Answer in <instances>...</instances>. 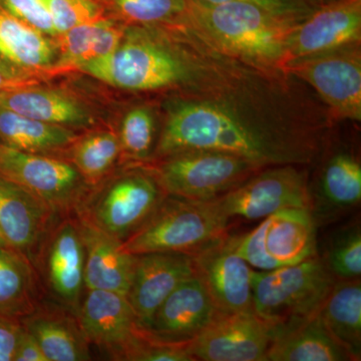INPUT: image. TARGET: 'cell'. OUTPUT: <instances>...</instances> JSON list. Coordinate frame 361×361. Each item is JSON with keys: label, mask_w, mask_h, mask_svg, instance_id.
Segmentation results:
<instances>
[{"label": "cell", "mask_w": 361, "mask_h": 361, "mask_svg": "<svg viewBox=\"0 0 361 361\" xmlns=\"http://www.w3.org/2000/svg\"><path fill=\"white\" fill-rule=\"evenodd\" d=\"M78 229L85 252V286L87 290H108L128 296L135 255L122 248V241L106 234L82 217Z\"/></svg>", "instance_id": "obj_19"}, {"label": "cell", "mask_w": 361, "mask_h": 361, "mask_svg": "<svg viewBox=\"0 0 361 361\" xmlns=\"http://www.w3.org/2000/svg\"><path fill=\"white\" fill-rule=\"evenodd\" d=\"M0 246H9L8 243H7L6 239L4 238V233H2L1 229H0Z\"/></svg>", "instance_id": "obj_40"}, {"label": "cell", "mask_w": 361, "mask_h": 361, "mask_svg": "<svg viewBox=\"0 0 361 361\" xmlns=\"http://www.w3.org/2000/svg\"><path fill=\"white\" fill-rule=\"evenodd\" d=\"M336 279L317 255L298 264L252 273V308L273 338L317 315Z\"/></svg>", "instance_id": "obj_4"}, {"label": "cell", "mask_w": 361, "mask_h": 361, "mask_svg": "<svg viewBox=\"0 0 361 361\" xmlns=\"http://www.w3.org/2000/svg\"><path fill=\"white\" fill-rule=\"evenodd\" d=\"M325 329L351 356L361 357L360 279L336 280L319 312Z\"/></svg>", "instance_id": "obj_25"}, {"label": "cell", "mask_w": 361, "mask_h": 361, "mask_svg": "<svg viewBox=\"0 0 361 361\" xmlns=\"http://www.w3.org/2000/svg\"><path fill=\"white\" fill-rule=\"evenodd\" d=\"M56 51L44 33L0 7V66L25 82L35 71L54 66Z\"/></svg>", "instance_id": "obj_21"}, {"label": "cell", "mask_w": 361, "mask_h": 361, "mask_svg": "<svg viewBox=\"0 0 361 361\" xmlns=\"http://www.w3.org/2000/svg\"><path fill=\"white\" fill-rule=\"evenodd\" d=\"M23 334L20 318L0 316V361H14Z\"/></svg>", "instance_id": "obj_37"}, {"label": "cell", "mask_w": 361, "mask_h": 361, "mask_svg": "<svg viewBox=\"0 0 361 361\" xmlns=\"http://www.w3.org/2000/svg\"><path fill=\"white\" fill-rule=\"evenodd\" d=\"M192 257L195 272L200 278L218 312L253 310V268L239 255L234 236L226 234Z\"/></svg>", "instance_id": "obj_13"}, {"label": "cell", "mask_w": 361, "mask_h": 361, "mask_svg": "<svg viewBox=\"0 0 361 361\" xmlns=\"http://www.w3.org/2000/svg\"><path fill=\"white\" fill-rule=\"evenodd\" d=\"M263 71L236 59L207 61L195 68L191 90L167 106L154 157L210 149L242 157L260 168L310 165L322 149L324 130L286 116L252 84Z\"/></svg>", "instance_id": "obj_1"}, {"label": "cell", "mask_w": 361, "mask_h": 361, "mask_svg": "<svg viewBox=\"0 0 361 361\" xmlns=\"http://www.w3.org/2000/svg\"><path fill=\"white\" fill-rule=\"evenodd\" d=\"M229 219L215 199L194 201L166 196L122 248L132 255L172 252L193 256L228 234Z\"/></svg>", "instance_id": "obj_5"}, {"label": "cell", "mask_w": 361, "mask_h": 361, "mask_svg": "<svg viewBox=\"0 0 361 361\" xmlns=\"http://www.w3.org/2000/svg\"><path fill=\"white\" fill-rule=\"evenodd\" d=\"M23 329L39 343L47 361L89 360V342L80 325L59 312L33 311L21 318Z\"/></svg>", "instance_id": "obj_26"}, {"label": "cell", "mask_w": 361, "mask_h": 361, "mask_svg": "<svg viewBox=\"0 0 361 361\" xmlns=\"http://www.w3.org/2000/svg\"><path fill=\"white\" fill-rule=\"evenodd\" d=\"M217 313L200 278L195 274L165 299L145 330L159 341H191Z\"/></svg>", "instance_id": "obj_18"}, {"label": "cell", "mask_w": 361, "mask_h": 361, "mask_svg": "<svg viewBox=\"0 0 361 361\" xmlns=\"http://www.w3.org/2000/svg\"><path fill=\"white\" fill-rule=\"evenodd\" d=\"M166 196L151 173L137 171L116 179L77 212L123 242L148 219Z\"/></svg>", "instance_id": "obj_10"}, {"label": "cell", "mask_w": 361, "mask_h": 361, "mask_svg": "<svg viewBox=\"0 0 361 361\" xmlns=\"http://www.w3.org/2000/svg\"><path fill=\"white\" fill-rule=\"evenodd\" d=\"M267 360L344 361L353 358L330 336L317 314L275 336L268 349Z\"/></svg>", "instance_id": "obj_23"}, {"label": "cell", "mask_w": 361, "mask_h": 361, "mask_svg": "<svg viewBox=\"0 0 361 361\" xmlns=\"http://www.w3.org/2000/svg\"><path fill=\"white\" fill-rule=\"evenodd\" d=\"M299 166H272L259 171L240 186L215 199L228 219H264L283 209L312 210L307 174Z\"/></svg>", "instance_id": "obj_9"}, {"label": "cell", "mask_w": 361, "mask_h": 361, "mask_svg": "<svg viewBox=\"0 0 361 361\" xmlns=\"http://www.w3.org/2000/svg\"><path fill=\"white\" fill-rule=\"evenodd\" d=\"M121 153L118 135L106 130L94 133L75 145L73 163L85 180L96 183L110 172Z\"/></svg>", "instance_id": "obj_30"}, {"label": "cell", "mask_w": 361, "mask_h": 361, "mask_svg": "<svg viewBox=\"0 0 361 361\" xmlns=\"http://www.w3.org/2000/svg\"><path fill=\"white\" fill-rule=\"evenodd\" d=\"M235 237L240 256L255 270L298 264L317 255L314 215L308 209H283L252 231Z\"/></svg>", "instance_id": "obj_7"}, {"label": "cell", "mask_w": 361, "mask_h": 361, "mask_svg": "<svg viewBox=\"0 0 361 361\" xmlns=\"http://www.w3.org/2000/svg\"><path fill=\"white\" fill-rule=\"evenodd\" d=\"M361 200V166L355 156L338 152L323 166L317 188V203L322 211L342 212ZM312 212V211H311Z\"/></svg>", "instance_id": "obj_28"}, {"label": "cell", "mask_w": 361, "mask_h": 361, "mask_svg": "<svg viewBox=\"0 0 361 361\" xmlns=\"http://www.w3.org/2000/svg\"><path fill=\"white\" fill-rule=\"evenodd\" d=\"M0 106L32 120L66 128H87L94 122L89 110L75 97L32 84L0 92Z\"/></svg>", "instance_id": "obj_20"}, {"label": "cell", "mask_w": 361, "mask_h": 361, "mask_svg": "<svg viewBox=\"0 0 361 361\" xmlns=\"http://www.w3.org/2000/svg\"><path fill=\"white\" fill-rule=\"evenodd\" d=\"M80 71L116 89L155 92L182 85L188 61L179 37L142 25L126 30L115 51Z\"/></svg>", "instance_id": "obj_3"}, {"label": "cell", "mask_w": 361, "mask_h": 361, "mask_svg": "<svg viewBox=\"0 0 361 361\" xmlns=\"http://www.w3.org/2000/svg\"><path fill=\"white\" fill-rule=\"evenodd\" d=\"M78 325L89 343L125 360L142 332L128 296L118 292H87L78 310Z\"/></svg>", "instance_id": "obj_15"}, {"label": "cell", "mask_w": 361, "mask_h": 361, "mask_svg": "<svg viewBox=\"0 0 361 361\" xmlns=\"http://www.w3.org/2000/svg\"><path fill=\"white\" fill-rule=\"evenodd\" d=\"M185 18L226 54L260 70L283 73L287 39L297 23L245 1H190Z\"/></svg>", "instance_id": "obj_2"}, {"label": "cell", "mask_w": 361, "mask_h": 361, "mask_svg": "<svg viewBox=\"0 0 361 361\" xmlns=\"http://www.w3.org/2000/svg\"><path fill=\"white\" fill-rule=\"evenodd\" d=\"M123 20L145 26L170 25L186 16L190 0H113Z\"/></svg>", "instance_id": "obj_32"}, {"label": "cell", "mask_w": 361, "mask_h": 361, "mask_svg": "<svg viewBox=\"0 0 361 361\" xmlns=\"http://www.w3.org/2000/svg\"><path fill=\"white\" fill-rule=\"evenodd\" d=\"M0 174L39 197L54 213L82 205L85 179L73 164L0 144Z\"/></svg>", "instance_id": "obj_11"}, {"label": "cell", "mask_w": 361, "mask_h": 361, "mask_svg": "<svg viewBox=\"0 0 361 361\" xmlns=\"http://www.w3.org/2000/svg\"><path fill=\"white\" fill-rule=\"evenodd\" d=\"M262 169L232 154L194 149L158 158L148 171L168 196L210 201L232 191Z\"/></svg>", "instance_id": "obj_6"}, {"label": "cell", "mask_w": 361, "mask_h": 361, "mask_svg": "<svg viewBox=\"0 0 361 361\" xmlns=\"http://www.w3.org/2000/svg\"><path fill=\"white\" fill-rule=\"evenodd\" d=\"M54 211L39 197L0 174V229L7 243L35 262Z\"/></svg>", "instance_id": "obj_17"}, {"label": "cell", "mask_w": 361, "mask_h": 361, "mask_svg": "<svg viewBox=\"0 0 361 361\" xmlns=\"http://www.w3.org/2000/svg\"><path fill=\"white\" fill-rule=\"evenodd\" d=\"M195 274L193 257L188 254L157 252L135 255L128 299L140 326L146 329L165 299Z\"/></svg>", "instance_id": "obj_16"}, {"label": "cell", "mask_w": 361, "mask_h": 361, "mask_svg": "<svg viewBox=\"0 0 361 361\" xmlns=\"http://www.w3.org/2000/svg\"><path fill=\"white\" fill-rule=\"evenodd\" d=\"M282 71L315 90L331 118L361 122L360 44L293 59Z\"/></svg>", "instance_id": "obj_8"}, {"label": "cell", "mask_w": 361, "mask_h": 361, "mask_svg": "<svg viewBox=\"0 0 361 361\" xmlns=\"http://www.w3.org/2000/svg\"><path fill=\"white\" fill-rule=\"evenodd\" d=\"M14 361H47L39 343L25 329Z\"/></svg>", "instance_id": "obj_38"}, {"label": "cell", "mask_w": 361, "mask_h": 361, "mask_svg": "<svg viewBox=\"0 0 361 361\" xmlns=\"http://www.w3.org/2000/svg\"><path fill=\"white\" fill-rule=\"evenodd\" d=\"M272 330L253 310L217 313L190 343L194 360L265 361Z\"/></svg>", "instance_id": "obj_12"}, {"label": "cell", "mask_w": 361, "mask_h": 361, "mask_svg": "<svg viewBox=\"0 0 361 361\" xmlns=\"http://www.w3.org/2000/svg\"><path fill=\"white\" fill-rule=\"evenodd\" d=\"M317 6H323V4H329V2L336 1V0H313Z\"/></svg>", "instance_id": "obj_41"}, {"label": "cell", "mask_w": 361, "mask_h": 361, "mask_svg": "<svg viewBox=\"0 0 361 361\" xmlns=\"http://www.w3.org/2000/svg\"><path fill=\"white\" fill-rule=\"evenodd\" d=\"M58 35L101 18L94 0H44Z\"/></svg>", "instance_id": "obj_34"}, {"label": "cell", "mask_w": 361, "mask_h": 361, "mask_svg": "<svg viewBox=\"0 0 361 361\" xmlns=\"http://www.w3.org/2000/svg\"><path fill=\"white\" fill-rule=\"evenodd\" d=\"M361 0H336L318 6L294 26L287 39V61L360 44Z\"/></svg>", "instance_id": "obj_14"}, {"label": "cell", "mask_w": 361, "mask_h": 361, "mask_svg": "<svg viewBox=\"0 0 361 361\" xmlns=\"http://www.w3.org/2000/svg\"><path fill=\"white\" fill-rule=\"evenodd\" d=\"M121 149L130 160L148 161L156 149V121L148 106L132 109L123 116L118 135Z\"/></svg>", "instance_id": "obj_31"}, {"label": "cell", "mask_w": 361, "mask_h": 361, "mask_svg": "<svg viewBox=\"0 0 361 361\" xmlns=\"http://www.w3.org/2000/svg\"><path fill=\"white\" fill-rule=\"evenodd\" d=\"M85 252L78 223L66 221L51 238L47 272L49 286L59 300L78 310L85 286Z\"/></svg>", "instance_id": "obj_22"}, {"label": "cell", "mask_w": 361, "mask_h": 361, "mask_svg": "<svg viewBox=\"0 0 361 361\" xmlns=\"http://www.w3.org/2000/svg\"><path fill=\"white\" fill-rule=\"evenodd\" d=\"M199 4H221V2L245 1L262 7L269 13L284 20L300 23L317 8L313 0H190Z\"/></svg>", "instance_id": "obj_36"}, {"label": "cell", "mask_w": 361, "mask_h": 361, "mask_svg": "<svg viewBox=\"0 0 361 361\" xmlns=\"http://www.w3.org/2000/svg\"><path fill=\"white\" fill-rule=\"evenodd\" d=\"M322 260L336 280L360 279V226L345 228L334 235L330 239Z\"/></svg>", "instance_id": "obj_33"}, {"label": "cell", "mask_w": 361, "mask_h": 361, "mask_svg": "<svg viewBox=\"0 0 361 361\" xmlns=\"http://www.w3.org/2000/svg\"><path fill=\"white\" fill-rule=\"evenodd\" d=\"M125 30L111 20L97 18L59 35L56 70L80 71L85 66L110 56L122 42Z\"/></svg>", "instance_id": "obj_24"}, {"label": "cell", "mask_w": 361, "mask_h": 361, "mask_svg": "<svg viewBox=\"0 0 361 361\" xmlns=\"http://www.w3.org/2000/svg\"><path fill=\"white\" fill-rule=\"evenodd\" d=\"M75 139L70 128L32 120L0 106V144L4 146L44 154L66 148Z\"/></svg>", "instance_id": "obj_27"}, {"label": "cell", "mask_w": 361, "mask_h": 361, "mask_svg": "<svg viewBox=\"0 0 361 361\" xmlns=\"http://www.w3.org/2000/svg\"><path fill=\"white\" fill-rule=\"evenodd\" d=\"M30 82H25V80H18V78H14L11 75L8 71L4 70L1 66H0V92L2 90L8 89V87H16V85H28Z\"/></svg>", "instance_id": "obj_39"}, {"label": "cell", "mask_w": 361, "mask_h": 361, "mask_svg": "<svg viewBox=\"0 0 361 361\" xmlns=\"http://www.w3.org/2000/svg\"><path fill=\"white\" fill-rule=\"evenodd\" d=\"M32 263L11 246H0V316L23 318L35 311Z\"/></svg>", "instance_id": "obj_29"}, {"label": "cell", "mask_w": 361, "mask_h": 361, "mask_svg": "<svg viewBox=\"0 0 361 361\" xmlns=\"http://www.w3.org/2000/svg\"><path fill=\"white\" fill-rule=\"evenodd\" d=\"M0 7L47 37L58 35L44 0H0Z\"/></svg>", "instance_id": "obj_35"}]
</instances>
